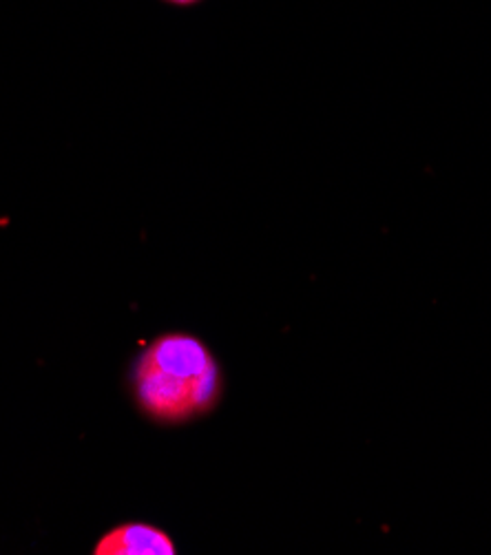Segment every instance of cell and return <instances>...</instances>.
Masks as SVG:
<instances>
[{"label":"cell","instance_id":"obj_1","mask_svg":"<svg viewBox=\"0 0 491 555\" xmlns=\"http://www.w3.org/2000/svg\"><path fill=\"white\" fill-rule=\"evenodd\" d=\"M133 390L140 408L159 423H184L208 412L222 378L206 346L189 335H164L135 363Z\"/></svg>","mask_w":491,"mask_h":555},{"label":"cell","instance_id":"obj_2","mask_svg":"<svg viewBox=\"0 0 491 555\" xmlns=\"http://www.w3.org/2000/svg\"><path fill=\"white\" fill-rule=\"evenodd\" d=\"M95 555H173L176 542L157 527L129 522L102 535Z\"/></svg>","mask_w":491,"mask_h":555},{"label":"cell","instance_id":"obj_3","mask_svg":"<svg viewBox=\"0 0 491 555\" xmlns=\"http://www.w3.org/2000/svg\"><path fill=\"white\" fill-rule=\"evenodd\" d=\"M161 3H169L176 8H193V5L202 3V0H161Z\"/></svg>","mask_w":491,"mask_h":555}]
</instances>
